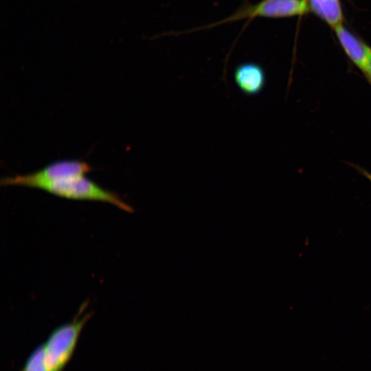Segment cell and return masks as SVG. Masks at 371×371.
Masks as SVG:
<instances>
[{
  "label": "cell",
  "instance_id": "6da1fadb",
  "mask_svg": "<svg viewBox=\"0 0 371 371\" xmlns=\"http://www.w3.org/2000/svg\"><path fill=\"white\" fill-rule=\"evenodd\" d=\"M85 307L82 304L73 321L56 328L43 344L48 371H63L72 357L81 331L91 315L82 314Z\"/></svg>",
  "mask_w": 371,
  "mask_h": 371
},
{
  "label": "cell",
  "instance_id": "7a4b0ae2",
  "mask_svg": "<svg viewBox=\"0 0 371 371\" xmlns=\"http://www.w3.org/2000/svg\"><path fill=\"white\" fill-rule=\"evenodd\" d=\"M38 188L62 198L105 202L127 212L133 211L116 193L103 188L85 175L43 183Z\"/></svg>",
  "mask_w": 371,
  "mask_h": 371
},
{
  "label": "cell",
  "instance_id": "3957f363",
  "mask_svg": "<svg viewBox=\"0 0 371 371\" xmlns=\"http://www.w3.org/2000/svg\"><path fill=\"white\" fill-rule=\"evenodd\" d=\"M91 170V167L85 161L62 160L50 164L30 174L3 177L1 185L38 188L43 183L85 175Z\"/></svg>",
  "mask_w": 371,
  "mask_h": 371
},
{
  "label": "cell",
  "instance_id": "277c9868",
  "mask_svg": "<svg viewBox=\"0 0 371 371\" xmlns=\"http://www.w3.org/2000/svg\"><path fill=\"white\" fill-rule=\"evenodd\" d=\"M308 10L307 0H262L254 5L243 6L230 16L210 26L256 16L278 18L301 15Z\"/></svg>",
  "mask_w": 371,
  "mask_h": 371
},
{
  "label": "cell",
  "instance_id": "5b68a950",
  "mask_svg": "<svg viewBox=\"0 0 371 371\" xmlns=\"http://www.w3.org/2000/svg\"><path fill=\"white\" fill-rule=\"evenodd\" d=\"M337 38L346 54L357 67L364 74L371 85L369 69V52L370 48L359 41L355 35L341 24L335 28Z\"/></svg>",
  "mask_w": 371,
  "mask_h": 371
},
{
  "label": "cell",
  "instance_id": "8992f818",
  "mask_svg": "<svg viewBox=\"0 0 371 371\" xmlns=\"http://www.w3.org/2000/svg\"><path fill=\"white\" fill-rule=\"evenodd\" d=\"M234 79L238 89L245 95L260 93L266 83L263 68L256 63H244L238 65L234 71Z\"/></svg>",
  "mask_w": 371,
  "mask_h": 371
},
{
  "label": "cell",
  "instance_id": "52a82bcc",
  "mask_svg": "<svg viewBox=\"0 0 371 371\" xmlns=\"http://www.w3.org/2000/svg\"><path fill=\"white\" fill-rule=\"evenodd\" d=\"M308 6L333 28L341 24L343 14L339 0H307Z\"/></svg>",
  "mask_w": 371,
  "mask_h": 371
},
{
  "label": "cell",
  "instance_id": "ba28073f",
  "mask_svg": "<svg viewBox=\"0 0 371 371\" xmlns=\"http://www.w3.org/2000/svg\"><path fill=\"white\" fill-rule=\"evenodd\" d=\"M21 371H48L45 362L43 344L38 346L32 351Z\"/></svg>",
  "mask_w": 371,
  "mask_h": 371
},
{
  "label": "cell",
  "instance_id": "9c48e42d",
  "mask_svg": "<svg viewBox=\"0 0 371 371\" xmlns=\"http://www.w3.org/2000/svg\"><path fill=\"white\" fill-rule=\"evenodd\" d=\"M356 168L361 173L363 176L367 178L368 180L370 181V182L371 183V173L370 172L359 167H356Z\"/></svg>",
  "mask_w": 371,
  "mask_h": 371
},
{
  "label": "cell",
  "instance_id": "30bf717a",
  "mask_svg": "<svg viewBox=\"0 0 371 371\" xmlns=\"http://www.w3.org/2000/svg\"><path fill=\"white\" fill-rule=\"evenodd\" d=\"M369 69H370V74L371 77V49L369 52Z\"/></svg>",
  "mask_w": 371,
  "mask_h": 371
}]
</instances>
